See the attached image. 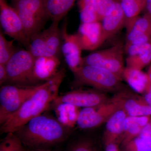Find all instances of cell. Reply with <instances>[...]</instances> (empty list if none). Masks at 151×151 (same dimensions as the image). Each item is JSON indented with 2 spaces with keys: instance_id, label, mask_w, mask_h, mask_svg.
<instances>
[{
  "instance_id": "6da1fadb",
  "label": "cell",
  "mask_w": 151,
  "mask_h": 151,
  "mask_svg": "<svg viewBox=\"0 0 151 151\" xmlns=\"http://www.w3.org/2000/svg\"><path fill=\"white\" fill-rule=\"evenodd\" d=\"M30 151L52 150L68 138L70 130L57 119L40 115L14 132Z\"/></svg>"
},
{
  "instance_id": "7a4b0ae2",
  "label": "cell",
  "mask_w": 151,
  "mask_h": 151,
  "mask_svg": "<svg viewBox=\"0 0 151 151\" xmlns=\"http://www.w3.org/2000/svg\"><path fill=\"white\" fill-rule=\"evenodd\" d=\"M65 76V70L62 69L48 81L40 84L36 92L1 125V133H14L30 120L41 115L58 96L60 86Z\"/></svg>"
},
{
  "instance_id": "3957f363",
  "label": "cell",
  "mask_w": 151,
  "mask_h": 151,
  "mask_svg": "<svg viewBox=\"0 0 151 151\" xmlns=\"http://www.w3.org/2000/svg\"><path fill=\"white\" fill-rule=\"evenodd\" d=\"M13 6L21 19L28 39L40 32L50 20L43 0H15Z\"/></svg>"
},
{
  "instance_id": "277c9868",
  "label": "cell",
  "mask_w": 151,
  "mask_h": 151,
  "mask_svg": "<svg viewBox=\"0 0 151 151\" xmlns=\"http://www.w3.org/2000/svg\"><path fill=\"white\" fill-rule=\"evenodd\" d=\"M73 74L74 85H89L103 91L111 92L119 89L122 80L106 69L91 65H83Z\"/></svg>"
},
{
  "instance_id": "5b68a950",
  "label": "cell",
  "mask_w": 151,
  "mask_h": 151,
  "mask_svg": "<svg viewBox=\"0 0 151 151\" xmlns=\"http://www.w3.org/2000/svg\"><path fill=\"white\" fill-rule=\"evenodd\" d=\"M40 84L22 86L7 84L0 89V124L4 123L15 113L23 104L34 94Z\"/></svg>"
},
{
  "instance_id": "8992f818",
  "label": "cell",
  "mask_w": 151,
  "mask_h": 151,
  "mask_svg": "<svg viewBox=\"0 0 151 151\" xmlns=\"http://www.w3.org/2000/svg\"><path fill=\"white\" fill-rule=\"evenodd\" d=\"M35 58L27 50H17L6 65V82L22 86H32Z\"/></svg>"
},
{
  "instance_id": "52a82bcc",
  "label": "cell",
  "mask_w": 151,
  "mask_h": 151,
  "mask_svg": "<svg viewBox=\"0 0 151 151\" xmlns=\"http://www.w3.org/2000/svg\"><path fill=\"white\" fill-rule=\"evenodd\" d=\"M124 45L119 42L111 47L83 57L82 64L104 68L122 79V74L126 67L124 66Z\"/></svg>"
},
{
  "instance_id": "ba28073f",
  "label": "cell",
  "mask_w": 151,
  "mask_h": 151,
  "mask_svg": "<svg viewBox=\"0 0 151 151\" xmlns=\"http://www.w3.org/2000/svg\"><path fill=\"white\" fill-rule=\"evenodd\" d=\"M121 109H122V97L116 96L97 106L82 108L78 114L76 124L82 129L95 128L107 122Z\"/></svg>"
},
{
  "instance_id": "9c48e42d",
  "label": "cell",
  "mask_w": 151,
  "mask_h": 151,
  "mask_svg": "<svg viewBox=\"0 0 151 151\" xmlns=\"http://www.w3.org/2000/svg\"><path fill=\"white\" fill-rule=\"evenodd\" d=\"M0 22L4 34L29 49L28 39L20 18L13 7L8 4L6 0H0Z\"/></svg>"
},
{
  "instance_id": "30bf717a",
  "label": "cell",
  "mask_w": 151,
  "mask_h": 151,
  "mask_svg": "<svg viewBox=\"0 0 151 151\" xmlns=\"http://www.w3.org/2000/svg\"><path fill=\"white\" fill-rule=\"evenodd\" d=\"M108 99L101 92L93 90H75L58 96L53 101L54 105L67 103L78 108L94 107L105 103Z\"/></svg>"
},
{
  "instance_id": "8fae6325",
  "label": "cell",
  "mask_w": 151,
  "mask_h": 151,
  "mask_svg": "<svg viewBox=\"0 0 151 151\" xmlns=\"http://www.w3.org/2000/svg\"><path fill=\"white\" fill-rule=\"evenodd\" d=\"M62 34V52L65 62L73 73L83 66L81 57L82 50L76 35H70L67 31V22H65L61 29Z\"/></svg>"
},
{
  "instance_id": "7c38bea8",
  "label": "cell",
  "mask_w": 151,
  "mask_h": 151,
  "mask_svg": "<svg viewBox=\"0 0 151 151\" xmlns=\"http://www.w3.org/2000/svg\"><path fill=\"white\" fill-rule=\"evenodd\" d=\"M76 35L82 50H96L106 40L101 22L81 23Z\"/></svg>"
},
{
  "instance_id": "4fadbf2b",
  "label": "cell",
  "mask_w": 151,
  "mask_h": 151,
  "mask_svg": "<svg viewBox=\"0 0 151 151\" xmlns=\"http://www.w3.org/2000/svg\"><path fill=\"white\" fill-rule=\"evenodd\" d=\"M60 65L59 58L44 56L35 58L32 73L33 84L46 81L58 72Z\"/></svg>"
},
{
  "instance_id": "5bb4252c",
  "label": "cell",
  "mask_w": 151,
  "mask_h": 151,
  "mask_svg": "<svg viewBox=\"0 0 151 151\" xmlns=\"http://www.w3.org/2000/svg\"><path fill=\"white\" fill-rule=\"evenodd\" d=\"M124 50L128 55L126 67L142 70L151 63V42L131 45Z\"/></svg>"
},
{
  "instance_id": "9a60e30c",
  "label": "cell",
  "mask_w": 151,
  "mask_h": 151,
  "mask_svg": "<svg viewBox=\"0 0 151 151\" xmlns=\"http://www.w3.org/2000/svg\"><path fill=\"white\" fill-rule=\"evenodd\" d=\"M103 33L106 40L119 32L125 27L126 18L119 0L111 12L102 20Z\"/></svg>"
},
{
  "instance_id": "2e32d148",
  "label": "cell",
  "mask_w": 151,
  "mask_h": 151,
  "mask_svg": "<svg viewBox=\"0 0 151 151\" xmlns=\"http://www.w3.org/2000/svg\"><path fill=\"white\" fill-rule=\"evenodd\" d=\"M128 115L123 109L116 112L106 122L104 140L105 145L116 143L122 139L124 122Z\"/></svg>"
},
{
  "instance_id": "e0dca14e",
  "label": "cell",
  "mask_w": 151,
  "mask_h": 151,
  "mask_svg": "<svg viewBox=\"0 0 151 151\" xmlns=\"http://www.w3.org/2000/svg\"><path fill=\"white\" fill-rule=\"evenodd\" d=\"M151 118V116H127L124 122V133L121 139L123 145H126L139 136Z\"/></svg>"
},
{
  "instance_id": "ac0fdd59",
  "label": "cell",
  "mask_w": 151,
  "mask_h": 151,
  "mask_svg": "<svg viewBox=\"0 0 151 151\" xmlns=\"http://www.w3.org/2000/svg\"><path fill=\"white\" fill-rule=\"evenodd\" d=\"M122 79H124L132 89L138 93L144 94L151 81L147 73L142 70L126 67Z\"/></svg>"
},
{
  "instance_id": "d6986e66",
  "label": "cell",
  "mask_w": 151,
  "mask_h": 151,
  "mask_svg": "<svg viewBox=\"0 0 151 151\" xmlns=\"http://www.w3.org/2000/svg\"><path fill=\"white\" fill-rule=\"evenodd\" d=\"M76 0H43L44 6L49 18L59 22L72 8Z\"/></svg>"
},
{
  "instance_id": "ffe728a7",
  "label": "cell",
  "mask_w": 151,
  "mask_h": 151,
  "mask_svg": "<svg viewBox=\"0 0 151 151\" xmlns=\"http://www.w3.org/2000/svg\"><path fill=\"white\" fill-rule=\"evenodd\" d=\"M59 22H52L47 28L46 50L45 56L59 57L61 52L62 34L58 27Z\"/></svg>"
},
{
  "instance_id": "44dd1931",
  "label": "cell",
  "mask_w": 151,
  "mask_h": 151,
  "mask_svg": "<svg viewBox=\"0 0 151 151\" xmlns=\"http://www.w3.org/2000/svg\"><path fill=\"white\" fill-rule=\"evenodd\" d=\"M125 44L142 36L151 35V17L144 14L138 16L127 28Z\"/></svg>"
},
{
  "instance_id": "7402d4cb",
  "label": "cell",
  "mask_w": 151,
  "mask_h": 151,
  "mask_svg": "<svg viewBox=\"0 0 151 151\" xmlns=\"http://www.w3.org/2000/svg\"><path fill=\"white\" fill-rule=\"evenodd\" d=\"M122 100V109L128 116H151V106L149 105L143 97L124 98L121 96Z\"/></svg>"
},
{
  "instance_id": "603a6c76",
  "label": "cell",
  "mask_w": 151,
  "mask_h": 151,
  "mask_svg": "<svg viewBox=\"0 0 151 151\" xmlns=\"http://www.w3.org/2000/svg\"><path fill=\"white\" fill-rule=\"evenodd\" d=\"M57 119L68 128H72L77 123L80 111L78 107L67 103L54 105Z\"/></svg>"
},
{
  "instance_id": "cb8c5ba5",
  "label": "cell",
  "mask_w": 151,
  "mask_h": 151,
  "mask_svg": "<svg viewBox=\"0 0 151 151\" xmlns=\"http://www.w3.org/2000/svg\"><path fill=\"white\" fill-rule=\"evenodd\" d=\"M81 23L100 22L94 0H78Z\"/></svg>"
},
{
  "instance_id": "d4e9b609",
  "label": "cell",
  "mask_w": 151,
  "mask_h": 151,
  "mask_svg": "<svg viewBox=\"0 0 151 151\" xmlns=\"http://www.w3.org/2000/svg\"><path fill=\"white\" fill-rule=\"evenodd\" d=\"M125 15L126 28L129 26L143 11L137 0H119Z\"/></svg>"
},
{
  "instance_id": "484cf974",
  "label": "cell",
  "mask_w": 151,
  "mask_h": 151,
  "mask_svg": "<svg viewBox=\"0 0 151 151\" xmlns=\"http://www.w3.org/2000/svg\"><path fill=\"white\" fill-rule=\"evenodd\" d=\"M47 29L37 34L30 40L28 51L35 58L45 55Z\"/></svg>"
},
{
  "instance_id": "4316f807",
  "label": "cell",
  "mask_w": 151,
  "mask_h": 151,
  "mask_svg": "<svg viewBox=\"0 0 151 151\" xmlns=\"http://www.w3.org/2000/svg\"><path fill=\"white\" fill-rule=\"evenodd\" d=\"M0 151H30L14 133L7 134L1 141Z\"/></svg>"
},
{
  "instance_id": "83f0119b",
  "label": "cell",
  "mask_w": 151,
  "mask_h": 151,
  "mask_svg": "<svg viewBox=\"0 0 151 151\" xmlns=\"http://www.w3.org/2000/svg\"><path fill=\"white\" fill-rule=\"evenodd\" d=\"M14 40L8 41L1 30L0 32V64L6 65L17 50L13 44Z\"/></svg>"
},
{
  "instance_id": "f1b7e54d",
  "label": "cell",
  "mask_w": 151,
  "mask_h": 151,
  "mask_svg": "<svg viewBox=\"0 0 151 151\" xmlns=\"http://www.w3.org/2000/svg\"><path fill=\"white\" fill-rule=\"evenodd\" d=\"M124 147L125 151H151V137L138 136Z\"/></svg>"
},
{
  "instance_id": "f546056e",
  "label": "cell",
  "mask_w": 151,
  "mask_h": 151,
  "mask_svg": "<svg viewBox=\"0 0 151 151\" xmlns=\"http://www.w3.org/2000/svg\"><path fill=\"white\" fill-rule=\"evenodd\" d=\"M118 0H94L95 8L100 22L108 14Z\"/></svg>"
},
{
  "instance_id": "4dcf8cb0",
  "label": "cell",
  "mask_w": 151,
  "mask_h": 151,
  "mask_svg": "<svg viewBox=\"0 0 151 151\" xmlns=\"http://www.w3.org/2000/svg\"><path fill=\"white\" fill-rule=\"evenodd\" d=\"M66 151H97L95 144L91 139H83L74 142Z\"/></svg>"
},
{
  "instance_id": "1f68e13d",
  "label": "cell",
  "mask_w": 151,
  "mask_h": 151,
  "mask_svg": "<svg viewBox=\"0 0 151 151\" xmlns=\"http://www.w3.org/2000/svg\"><path fill=\"white\" fill-rule=\"evenodd\" d=\"M7 80V71L6 65L0 64V84L1 85Z\"/></svg>"
},
{
  "instance_id": "d6a6232c",
  "label": "cell",
  "mask_w": 151,
  "mask_h": 151,
  "mask_svg": "<svg viewBox=\"0 0 151 151\" xmlns=\"http://www.w3.org/2000/svg\"><path fill=\"white\" fill-rule=\"evenodd\" d=\"M139 136L151 137V118L148 123L143 128Z\"/></svg>"
},
{
  "instance_id": "836d02e7",
  "label": "cell",
  "mask_w": 151,
  "mask_h": 151,
  "mask_svg": "<svg viewBox=\"0 0 151 151\" xmlns=\"http://www.w3.org/2000/svg\"><path fill=\"white\" fill-rule=\"evenodd\" d=\"M143 11L144 14L151 17V0H145Z\"/></svg>"
},
{
  "instance_id": "e575fe53",
  "label": "cell",
  "mask_w": 151,
  "mask_h": 151,
  "mask_svg": "<svg viewBox=\"0 0 151 151\" xmlns=\"http://www.w3.org/2000/svg\"><path fill=\"white\" fill-rule=\"evenodd\" d=\"M144 94L143 98L146 102L151 106V82L147 88L145 93Z\"/></svg>"
},
{
  "instance_id": "d590c367",
  "label": "cell",
  "mask_w": 151,
  "mask_h": 151,
  "mask_svg": "<svg viewBox=\"0 0 151 151\" xmlns=\"http://www.w3.org/2000/svg\"><path fill=\"white\" fill-rule=\"evenodd\" d=\"M105 146V151H119L118 145L116 143H110Z\"/></svg>"
},
{
  "instance_id": "8d00e7d4",
  "label": "cell",
  "mask_w": 151,
  "mask_h": 151,
  "mask_svg": "<svg viewBox=\"0 0 151 151\" xmlns=\"http://www.w3.org/2000/svg\"><path fill=\"white\" fill-rule=\"evenodd\" d=\"M138 2L139 3V4L140 5L141 7H142V8L143 11V9H144V6H145V0H137Z\"/></svg>"
},
{
  "instance_id": "74e56055",
  "label": "cell",
  "mask_w": 151,
  "mask_h": 151,
  "mask_svg": "<svg viewBox=\"0 0 151 151\" xmlns=\"http://www.w3.org/2000/svg\"><path fill=\"white\" fill-rule=\"evenodd\" d=\"M148 75L149 78H150V80L151 81V64L150 65V67H149L148 68V70L147 71Z\"/></svg>"
},
{
  "instance_id": "f35d334b",
  "label": "cell",
  "mask_w": 151,
  "mask_h": 151,
  "mask_svg": "<svg viewBox=\"0 0 151 151\" xmlns=\"http://www.w3.org/2000/svg\"><path fill=\"white\" fill-rule=\"evenodd\" d=\"M42 151H55L52 150H49Z\"/></svg>"
},
{
  "instance_id": "ab89813d",
  "label": "cell",
  "mask_w": 151,
  "mask_h": 151,
  "mask_svg": "<svg viewBox=\"0 0 151 151\" xmlns=\"http://www.w3.org/2000/svg\"><path fill=\"white\" fill-rule=\"evenodd\" d=\"M12 1H15V0H12Z\"/></svg>"
}]
</instances>
